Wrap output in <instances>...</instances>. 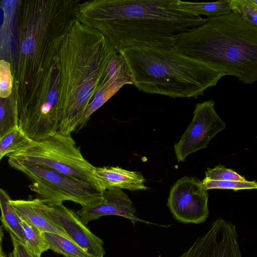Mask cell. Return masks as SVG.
I'll return each instance as SVG.
<instances>
[{
	"label": "cell",
	"mask_w": 257,
	"mask_h": 257,
	"mask_svg": "<svg viewBox=\"0 0 257 257\" xmlns=\"http://www.w3.org/2000/svg\"><path fill=\"white\" fill-rule=\"evenodd\" d=\"M177 0H113L101 3V30L117 53L138 46H173L176 36L206 18L180 11Z\"/></svg>",
	"instance_id": "6da1fadb"
},
{
	"label": "cell",
	"mask_w": 257,
	"mask_h": 257,
	"mask_svg": "<svg viewBox=\"0 0 257 257\" xmlns=\"http://www.w3.org/2000/svg\"><path fill=\"white\" fill-rule=\"evenodd\" d=\"M174 46L244 84L257 81V28L232 11L177 34Z\"/></svg>",
	"instance_id": "7a4b0ae2"
},
{
	"label": "cell",
	"mask_w": 257,
	"mask_h": 257,
	"mask_svg": "<svg viewBox=\"0 0 257 257\" xmlns=\"http://www.w3.org/2000/svg\"><path fill=\"white\" fill-rule=\"evenodd\" d=\"M141 91L172 98H195L216 85L225 75L173 46H138L123 50Z\"/></svg>",
	"instance_id": "3957f363"
},
{
	"label": "cell",
	"mask_w": 257,
	"mask_h": 257,
	"mask_svg": "<svg viewBox=\"0 0 257 257\" xmlns=\"http://www.w3.org/2000/svg\"><path fill=\"white\" fill-rule=\"evenodd\" d=\"M7 157L48 168L100 187L94 174L95 167L84 158L71 136L58 131L45 139L33 141L27 147Z\"/></svg>",
	"instance_id": "277c9868"
},
{
	"label": "cell",
	"mask_w": 257,
	"mask_h": 257,
	"mask_svg": "<svg viewBox=\"0 0 257 257\" xmlns=\"http://www.w3.org/2000/svg\"><path fill=\"white\" fill-rule=\"evenodd\" d=\"M8 158L9 165L29 178L31 184L29 188L45 202L70 201L84 206L103 199V191L95 184L73 179L48 168Z\"/></svg>",
	"instance_id": "5b68a950"
},
{
	"label": "cell",
	"mask_w": 257,
	"mask_h": 257,
	"mask_svg": "<svg viewBox=\"0 0 257 257\" xmlns=\"http://www.w3.org/2000/svg\"><path fill=\"white\" fill-rule=\"evenodd\" d=\"M215 102L212 100L196 103L192 120L174 144V152L178 162H183L187 156L206 148L210 141L226 128L225 123L215 110Z\"/></svg>",
	"instance_id": "8992f818"
},
{
	"label": "cell",
	"mask_w": 257,
	"mask_h": 257,
	"mask_svg": "<svg viewBox=\"0 0 257 257\" xmlns=\"http://www.w3.org/2000/svg\"><path fill=\"white\" fill-rule=\"evenodd\" d=\"M208 193L202 182L194 177L184 176L172 186L167 205L178 221L198 224L208 217Z\"/></svg>",
	"instance_id": "52a82bcc"
},
{
	"label": "cell",
	"mask_w": 257,
	"mask_h": 257,
	"mask_svg": "<svg viewBox=\"0 0 257 257\" xmlns=\"http://www.w3.org/2000/svg\"><path fill=\"white\" fill-rule=\"evenodd\" d=\"M179 257H242L235 226L222 218L217 219Z\"/></svg>",
	"instance_id": "ba28073f"
},
{
	"label": "cell",
	"mask_w": 257,
	"mask_h": 257,
	"mask_svg": "<svg viewBox=\"0 0 257 257\" xmlns=\"http://www.w3.org/2000/svg\"><path fill=\"white\" fill-rule=\"evenodd\" d=\"M39 199L43 210L65 231L72 241L91 257H103L105 251L103 240L86 226L77 213L62 203H49Z\"/></svg>",
	"instance_id": "9c48e42d"
},
{
	"label": "cell",
	"mask_w": 257,
	"mask_h": 257,
	"mask_svg": "<svg viewBox=\"0 0 257 257\" xmlns=\"http://www.w3.org/2000/svg\"><path fill=\"white\" fill-rule=\"evenodd\" d=\"M77 213L85 225L105 215L124 217L134 225L138 221H143L137 217L136 208L128 196L121 189L117 188L104 191L101 201L81 206Z\"/></svg>",
	"instance_id": "30bf717a"
},
{
	"label": "cell",
	"mask_w": 257,
	"mask_h": 257,
	"mask_svg": "<svg viewBox=\"0 0 257 257\" xmlns=\"http://www.w3.org/2000/svg\"><path fill=\"white\" fill-rule=\"evenodd\" d=\"M95 176L103 191L120 188L132 191L146 190V180L141 172L129 171L118 166L95 167Z\"/></svg>",
	"instance_id": "8fae6325"
},
{
	"label": "cell",
	"mask_w": 257,
	"mask_h": 257,
	"mask_svg": "<svg viewBox=\"0 0 257 257\" xmlns=\"http://www.w3.org/2000/svg\"><path fill=\"white\" fill-rule=\"evenodd\" d=\"M10 202L21 218L42 232L58 234L71 240L65 231L43 210L39 198L33 200L11 199Z\"/></svg>",
	"instance_id": "7c38bea8"
},
{
	"label": "cell",
	"mask_w": 257,
	"mask_h": 257,
	"mask_svg": "<svg viewBox=\"0 0 257 257\" xmlns=\"http://www.w3.org/2000/svg\"><path fill=\"white\" fill-rule=\"evenodd\" d=\"M11 199L8 193L1 188L0 189L1 220L4 227L25 244L26 237L21 223V217L12 205L10 202Z\"/></svg>",
	"instance_id": "4fadbf2b"
},
{
	"label": "cell",
	"mask_w": 257,
	"mask_h": 257,
	"mask_svg": "<svg viewBox=\"0 0 257 257\" xmlns=\"http://www.w3.org/2000/svg\"><path fill=\"white\" fill-rule=\"evenodd\" d=\"M230 0H221L210 3H193L177 0V7L180 11L207 18L218 17L230 13Z\"/></svg>",
	"instance_id": "5bb4252c"
},
{
	"label": "cell",
	"mask_w": 257,
	"mask_h": 257,
	"mask_svg": "<svg viewBox=\"0 0 257 257\" xmlns=\"http://www.w3.org/2000/svg\"><path fill=\"white\" fill-rule=\"evenodd\" d=\"M50 249L65 257H91L75 242L59 234L42 232Z\"/></svg>",
	"instance_id": "9a60e30c"
},
{
	"label": "cell",
	"mask_w": 257,
	"mask_h": 257,
	"mask_svg": "<svg viewBox=\"0 0 257 257\" xmlns=\"http://www.w3.org/2000/svg\"><path fill=\"white\" fill-rule=\"evenodd\" d=\"M32 141L19 126H17L0 139V160L27 147Z\"/></svg>",
	"instance_id": "2e32d148"
},
{
	"label": "cell",
	"mask_w": 257,
	"mask_h": 257,
	"mask_svg": "<svg viewBox=\"0 0 257 257\" xmlns=\"http://www.w3.org/2000/svg\"><path fill=\"white\" fill-rule=\"evenodd\" d=\"M21 223L25 234V245L33 253L41 256L42 253L50 249L42 232L21 217Z\"/></svg>",
	"instance_id": "e0dca14e"
},
{
	"label": "cell",
	"mask_w": 257,
	"mask_h": 257,
	"mask_svg": "<svg viewBox=\"0 0 257 257\" xmlns=\"http://www.w3.org/2000/svg\"><path fill=\"white\" fill-rule=\"evenodd\" d=\"M202 182L205 189L207 191L212 189H228L235 191L241 190L257 189V182L255 181H220L204 178Z\"/></svg>",
	"instance_id": "ac0fdd59"
},
{
	"label": "cell",
	"mask_w": 257,
	"mask_h": 257,
	"mask_svg": "<svg viewBox=\"0 0 257 257\" xmlns=\"http://www.w3.org/2000/svg\"><path fill=\"white\" fill-rule=\"evenodd\" d=\"M232 12L246 23L257 28V9L247 0H230Z\"/></svg>",
	"instance_id": "d6986e66"
},
{
	"label": "cell",
	"mask_w": 257,
	"mask_h": 257,
	"mask_svg": "<svg viewBox=\"0 0 257 257\" xmlns=\"http://www.w3.org/2000/svg\"><path fill=\"white\" fill-rule=\"evenodd\" d=\"M204 178L211 180L245 181V178L234 170L218 165L213 168H207Z\"/></svg>",
	"instance_id": "ffe728a7"
},
{
	"label": "cell",
	"mask_w": 257,
	"mask_h": 257,
	"mask_svg": "<svg viewBox=\"0 0 257 257\" xmlns=\"http://www.w3.org/2000/svg\"><path fill=\"white\" fill-rule=\"evenodd\" d=\"M1 65V96L6 97L9 95L12 87L9 65L2 61Z\"/></svg>",
	"instance_id": "44dd1931"
},
{
	"label": "cell",
	"mask_w": 257,
	"mask_h": 257,
	"mask_svg": "<svg viewBox=\"0 0 257 257\" xmlns=\"http://www.w3.org/2000/svg\"><path fill=\"white\" fill-rule=\"evenodd\" d=\"M13 246V251L17 257H41L31 251L25 244L14 235L10 233Z\"/></svg>",
	"instance_id": "7402d4cb"
},
{
	"label": "cell",
	"mask_w": 257,
	"mask_h": 257,
	"mask_svg": "<svg viewBox=\"0 0 257 257\" xmlns=\"http://www.w3.org/2000/svg\"><path fill=\"white\" fill-rule=\"evenodd\" d=\"M34 45L33 39L30 37L27 38L22 44V50L25 54H29L33 50Z\"/></svg>",
	"instance_id": "603a6c76"
},
{
	"label": "cell",
	"mask_w": 257,
	"mask_h": 257,
	"mask_svg": "<svg viewBox=\"0 0 257 257\" xmlns=\"http://www.w3.org/2000/svg\"><path fill=\"white\" fill-rule=\"evenodd\" d=\"M58 100V95L55 91H51L48 95L47 97V101L48 103L51 105L59 107L61 110V106L60 105L57 104Z\"/></svg>",
	"instance_id": "cb8c5ba5"
},
{
	"label": "cell",
	"mask_w": 257,
	"mask_h": 257,
	"mask_svg": "<svg viewBox=\"0 0 257 257\" xmlns=\"http://www.w3.org/2000/svg\"><path fill=\"white\" fill-rule=\"evenodd\" d=\"M247 1L257 9V0H247Z\"/></svg>",
	"instance_id": "d4e9b609"
},
{
	"label": "cell",
	"mask_w": 257,
	"mask_h": 257,
	"mask_svg": "<svg viewBox=\"0 0 257 257\" xmlns=\"http://www.w3.org/2000/svg\"><path fill=\"white\" fill-rule=\"evenodd\" d=\"M1 257H7L5 252L2 250V245L1 247Z\"/></svg>",
	"instance_id": "484cf974"
},
{
	"label": "cell",
	"mask_w": 257,
	"mask_h": 257,
	"mask_svg": "<svg viewBox=\"0 0 257 257\" xmlns=\"http://www.w3.org/2000/svg\"><path fill=\"white\" fill-rule=\"evenodd\" d=\"M10 257H17L15 253L13 251L12 253L10 254Z\"/></svg>",
	"instance_id": "4316f807"
}]
</instances>
